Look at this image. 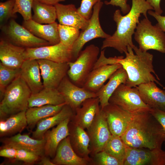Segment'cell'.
<instances>
[{"mask_svg":"<svg viewBox=\"0 0 165 165\" xmlns=\"http://www.w3.org/2000/svg\"><path fill=\"white\" fill-rule=\"evenodd\" d=\"M132 114L128 129L121 137L125 144L134 148H162L165 141V132L150 111Z\"/></svg>","mask_w":165,"mask_h":165,"instance_id":"6da1fadb","label":"cell"},{"mask_svg":"<svg viewBox=\"0 0 165 165\" xmlns=\"http://www.w3.org/2000/svg\"><path fill=\"white\" fill-rule=\"evenodd\" d=\"M127 50L125 57L122 56L105 57L104 64H121L127 73L128 79L125 84L129 87H136L141 84L153 81L163 87L157 79L160 80L153 68V55L141 50L135 45L133 49L128 46Z\"/></svg>","mask_w":165,"mask_h":165,"instance_id":"7a4b0ae2","label":"cell"},{"mask_svg":"<svg viewBox=\"0 0 165 165\" xmlns=\"http://www.w3.org/2000/svg\"><path fill=\"white\" fill-rule=\"evenodd\" d=\"M153 8L146 0H132V6L130 11L123 16L120 10L115 11L113 20L116 24V29L114 34L103 41L101 50L111 47L117 50L121 53L127 52V47L130 46L133 49L134 45L132 41L139 19L141 14L145 17H148L147 12Z\"/></svg>","mask_w":165,"mask_h":165,"instance_id":"3957f363","label":"cell"},{"mask_svg":"<svg viewBox=\"0 0 165 165\" xmlns=\"http://www.w3.org/2000/svg\"><path fill=\"white\" fill-rule=\"evenodd\" d=\"M32 94L30 88L20 75L6 87L0 103V119L28 108Z\"/></svg>","mask_w":165,"mask_h":165,"instance_id":"277c9868","label":"cell"},{"mask_svg":"<svg viewBox=\"0 0 165 165\" xmlns=\"http://www.w3.org/2000/svg\"><path fill=\"white\" fill-rule=\"evenodd\" d=\"M99 52L98 46L91 44L81 50L75 61L68 63L69 68L67 75L75 85L82 87L98 59Z\"/></svg>","mask_w":165,"mask_h":165,"instance_id":"5b68a950","label":"cell"},{"mask_svg":"<svg viewBox=\"0 0 165 165\" xmlns=\"http://www.w3.org/2000/svg\"><path fill=\"white\" fill-rule=\"evenodd\" d=\"M134 38L143 51L153 50L165 53V34L156 24H152L148 17H145L138 24Z\"/></svg>","mask_w":165,"mask_h":165,"instance_id":"8992f818","label":"cell"},{"mask_svg":"<svg viewBox=\"0 0 165 165\" xmlns=\"http://www.w3.org/2000/svg\"><path fill=\"white\" fill-rule=\"evenodd\" d=\"M109 102L132 114L151 109L141 99L137 87H130L124 84H120L115 90Z\"/></svg>","mask_w":165,"mask_h":165,"instance_id":"52a82bcc","label":"cell"},{"mask_svg":"<svg viewBox=\"0 0 165 165\" xmlns=\"http://www.w3.org/2000/svg\"><path fill=\"white\" fill-rule=\"evenodd\" d=\"M103 4L102 1L98 2L93 7L91 17L87 27L80 31L79 35L71 48L72 61L78 57L84 45L96 38H106L111 35L105 33L102 29L100 22L99 13Z\"/></svg>","mask_w":165,"mask_h":165,"instance_id":"ba28073f","label":"cell"},{"mask_svg":"<svg viewBox=\"0 0 165 165\" xmlns=\"http://www.w3.org/2000/svg\"><path fill=\"white\" fill-rule=\"evenodd\" d=\"M1 27L6 40L17 46L28 48L51 45L48 42L35 36L14 19Z\"/></svg>","mask_w":165,"mask_h":165,"instance_id":"9c48e42d","label":"cell"},{"mask_svg":"<svg viewBox=\"0 0 165 165\" xmlns=\"http://www.w3.org/2000/svg\"><path fill=\"white\" fill-rule=\"evenodd\" d=\"M25 60L43 59L57 63H68L72 61L71 49L61 42L33 48H26Z\"/></svg>","mask_w":165,"mask_h":165,"instance_id":"30bf717a","label":"cell"},{"mask_svg":"<svg viewBox=\"0 0 165 165\" xmlns=\"http://www.w3.org/2000/svg\"><path fill=\"white\" fill-rule=\"evenodd\" d=\"M86 130L90 139V155L92 156L104 150L112 135L105 115L102 110L100 109Z\"/></svg>","mask_w":165,"mask_h":165,"instance_id":"8fae6325","label":"cell"},{"mask_svg":"<svg viewBox=\"0 0 165 165\" xmlns=\"http://www.w3.org/2000/svg\"><path fill=\"white\" fill-rule=\"evenodd\" d=\"M126 149L123 165H165V151L162 148H134L126 145Z\"/></svg>","mask_w":165,"mask_h":165,"instance_id":"7c38bea8","label":"cell"},{"mask_svg":"<svg viewBox=\"0 0 165 165\" xmlns=\"http://www.w3.org/2000/svg\"><path fill=\"white\" fill-rule=\"evenodd\" d=\"M44 88L57 89L69 68L67 63H57L43 59L37 60Z\"/></svg>","mask_w":165,"mask_h":165,"instance_id":"4fadbf2b","label":"cell"},{"mask_svg":"<svg viewBox=\"0 0 165 165\" xmlns=\"http://www.w3.org/2000/svg\"><path fill=\"white\" fill-rule=\"evenodd\" d=\"M57 89L62 95L66 104L74 112L86 100L97 97L96 93L75 85L67 75L63 78Z\"/></svg>","mask_w":165,"mask_h":165,"instance_id":"5bb4252c","label":"cell"},{"mask_svg":"<svg viewBox=\"0 0 165 165\" xmlns=\"http://www.w3.org/2000/svg\"><path fill=\"white\" fill-rule=\"evenodd\" d=\"M101 110L105 113L111 134L121 137L128 129L133 114L110 103Z\"/></svg>","mask_w":165,"mask_h":165,"instance_id":"9a60e30c","label":"cell"},{"mask_svg":"<svg viewBox=\"0 0 165 165\" xmlns=\"http://www.w3.org/2000/svg\"><path fill=\"white\" fill-rule=\"evenodd\" d=\"M69 136L71 146L77 154L88 161L90 164V139L85 129L71 120L68 123Z\"/></svg>","mask_w":165,"mask_h":165,"instance_id":"2e32d148","label":"cell"},{"mask_svg":"<svg viewBox=\"0 0 165 165\" xmlns=\"http://www.w3.org/2000/svg\"><path fill=\"white\" fill-rule=\"evenodd\" d=\"M101 107L98 97L91 98L85 100L75 111L71 121L85 129L91 125Z\"/></svg>","mask_w":165,"mask_h":165,"instance_id":"e0dca14e","label":"cell"},{"mask_svg":"<svg viewBox=\"0 0 165 165\" xmlns=\"http://www.w3.org/2000/svg\"><path fill=\"white\" fill-rule=\"evenodd\" d=\"M3 145L28 150L40 157L44 155L45 140L44 138L37 139L30 137L28 135L18 133L9 137L2 139Z\"/></svg>","mask_w":165,"mask_h":165,"instance_id":"ac0fdd59","label":"cell"},{"mask_svg":"<svg viewBox=\"0 0 165 165\" xmlns=\"http://www.w3.org/2000/svg\"><path fill=\"white\" fill-rule=\"evenodd\" d=\"M25 48L13 44L6 39H1L0 42L1 62L11 68H20L25 60Z\"/></svg>","mask_w":165,"mask_h":165,"instance_id":"d6986e66","label":"cell"},{"mask_svg":"<svg viewBox=\"0 0 165 165\" xmlns=\"http://www.w3.org/2000/svg\"><path fill=\"white\" fill-rule=\"evenodd\" d=\"M136 87L145 104L151 108L165 112V90L159 88L153 81L141 84Z\"/></svg>","mask_w":165,"mask_h":165,"instance_id":"ffe728a7","label":"cell"},{"mask_svg":"<svg viewBox=\"0 0 165 165\" xmlns=\"http://www.w3.org/2000/svg\"><path fill=\"white\" fill-rule=\"evenodd\" d=\"M54 6L59 24L74 27L81 30L87 26L89 20L78 12L74 5H63L59 3Z\"/></svg>","mask_w":165,"mask_h":165,"instance_id":"44dd1931","label":"cell"},{"mask_svg":"<svg viewBox=\"0 0 165 165\" xmlns=\"http://www.w3.org/2000/svg\"><path fill=\"white\" fill-rule=\"evenodd\" d=\"M121 67V64L116 63L103 65L94 69L87 77L82 87L96 93L111 75Z\"/></svg>","mask_w":165,"mask_h":165,"instance_id":"7402d4cb","label":"cell"},{"mask_svg":"<svg viewBox=\"0 0 165 165\" xmlns=\"http://www.w3.org/2000/svg\"><path fill=\"white\" fill-rule=\"evenodd\" d=\"M71 118H68L60 124L49 130L45 133L44 138L45 140L44 155L48 157L53 158L57 147L60 142L68 136L70 133L68 123Z\"/></svg>","mask_w":165,"mask_h":165,"instance_id":"603a6c76","label":"cell"},{"mask_svg":"<svg viewBox=\"0 0 165 165\" xmlns=\"http://www.w3.org/2000/svg\"><path fill=\"white\" fill-rule=\"evenodd\" d=\"M52 161L55 165H88L90 162L78 156L73 149L69 136L63 140L58 145Z\"/></svg>","mask_w":165,"mask_h":165,"instance_id":"cb8c5ba5","label":"cell"},{"mask_svg":"<svg viewBox=\"0 0 165 165\" xmlns=\"http://www.w3.org/2000/svg\"><path fill=\"white\" fill-rule=\"evenodd\" d=\"M20 75L30 88L32 94L38 93L44 88L37 60H25L20 68Z\"/></svg>","mask_w":165,"mask_h":165,"instance_id":"d4e9b609","label":"cell"},{"mask_svg":"<svg viewBox=\"0 0 165 165\" xmlns=\"http://www.w3.org/2000/svg\"><path fill=\"white\" fill-rule=\"evenodd\" d=\"M56 22L43 24L37 23L31 19L24 20L23 26L37 37L48 42L51 45L59 43L60 39Z\"/></svg>","mask_w":165,"mask_h":165,"instance_id":"484cf974","label":"cell"},{"mask_svg":"<svg viewBox=\"0 0 165 165\" xmlns=\"http://www.w3.org/2000/svg\"><path fill=\"white\" fill-rule=\"evenodd\" d=\"M75 112L68 105H65L56 114L39 120L37 123L35 130L32 132V138L37 139L44 138L46 132L56 126L66 119H72Z\"/></svg>","mask_w":165,"mask_h":165,"instance_id":"4316f807","label":"cell"},{"mask_svg":"<svg viewBox=\"0 0 165 165\" xmlns=\"http://www.w3.org/2000/svg\"><path fill=\"white\" fill-rule=\"evenodd\" d=\"M127 79L126 71L121 67L111 75L108 82L96 93L99 99L101 109L109 104V100L112 94L120 84H126Z\"/></svg>","mask_w":165,"mask_h":165,"instance_id":"83f0119b","label":"cell"},{"mask_svg":"<svg viewBox=\"0 0 165 165\" xmlns=\"http://www.w3.org/2000/svg\"><path fill=\"white\" fill-rule=\"evenodd\" d=\"M26 111L13 115L6 119H0V136L3 137L20 133L28 125Z\"/></svg>","mask_w":165,"mask_h":165,"instance_id":"f1b7e54d","label":"cell"},{"mask_svg":"<svg viewBox=\"0 0 165 165\" xmlns=\"http://www.w3.org/2000/svg\"><path fill=\"white\" fill-rule=\"evenodd\" d=\"M64 103L63 97L57 89L44 88L38 92L31 94L28 101V108L57 105Z\"/></svg>","mask_w":165,"mask_h":165,"instance_id":"f546056e","label":"cell"},{"mask_svg":"<svg viewBox=\"0 0 165 165\" xmlns=\"http://www.w3.org/2000/svg\"><path fill=\"white\" fill-rule=\"evenodd\" d=\"M66 104L64 103L57 105H46L28 108L26 112L27 126L32 129L39 120L58 113Z\"/></svg>","mask_w":165,"mask_h":165,"instance_id":"4dcf8cb0","label":"cell"},{"mask_svg":"<svg viewBox=\"0 0 165 165\" xmlns=\"http://www.w3.org/2000/svg\"><path fill=\"white\" fill-rule=\"evenodd\" d=\"M32 9L34 14L31 19L40 24H50L55 22L57 19L55 6L50 5L34 0Z\"/></svg>","mask_w":165,"mask_h":165,"instance_id":"1f68e13d","label":"cell"},{"mask_svg":"<svg viewBox=\"0 0 165 165\" xmlns=\"http://www.w3.org/2000/svg\"><path fill=\"white\" fill-rule=\"evenodd\" d=\"M126 145L120 137L112 134L104 150L117 159L123 165L126 155Z\"/></svg>","mask_w":165,"mask_h":165,"instance_id":"d6a6232c","label":"cell"},{"mask_svg":"<svg viewBox=\"0 0 165 165\" xmlns=\"http://www.w3.org/2000/svg\"><path fill=\"white\" fill-rule=\"evenodd\" d=\"M58 28L60 42L71 49L79 35L80 30L74 27L59 24Z\"/></svg>","mask_w":165,"mask_h":165,"instance_id":"836d02e7","label":"cell"},{"mask_svg":"<svg viewBox=\"0 0 165 165\" xmlns=\"http://www.w3.org/2000/svg\"><path fill=\"white\" fill-rule=\"evenodd\" d=\"M20 68L14 69L0 63V97L2 98L7 86L20 75Z\"/></svg>","mask_w":165,"mask_h":165,"instance_id":"e575fe53","label":"cell"},{"mask_svg":"<svg viewBox=\"0 0 165 165\" xmlns=\"http://www.w3.org/2000/svg\"><path fill=\"white\" fill-rule=\"evenodd\" d=\"M91 165H122L116 158L104 150L97 152L91 156Z\"/></svg>","mask_w":165,"mask_h":165,"instance_id":"d590c367","label":"cell"},{"mask_svg":"<svg viewBox=\"0 0 165 165\" xmlns=\"http://www.w3.org/2000/svg\"><path fill=\"white\" fill-rule=\"evenodd\" d=\"M13 13H18L22 16L24 20L31 19V9L34 0H15Z\"/></svg>","mask_w":165,"mask_h":165,"instance_id":"8d00e7d4","label":"cell"},{"mask_svg":"<svg viewBox=\"0 0 165 165\" xmlns=\"http://www.w3.org/2000/svg\"><path fill=\"white\" fill-rule=\"evenodd\" d=\"M15 0H8L0 3V22L1 26L3 25L8 20L16 17V14L13 13Z\"/></svg>","mask_w":165,"mask_h":165,"instance_id":"74e56055","label":"cell"},{"mask_svg":"<svg viewBox=\"0 0 165 165\" xmlns=\"http://www.w3.org/2000/svg\"><path fill=\"white\" fill-rule=\"evenodd\" d=\"M16 149L17 154L15 159L16 160L31 164L40 159V156L32 152L23 149Z\"/></svg>","mask_w":165,"mask_h":165,"instance_id":"f35d334b","label":"cell"},{"mask_svg":"<svg viewBox=\"0 0 165 165\" xmlns=\"http://www.w3.org/2000/svg\"><path fill=\"white\" fill-rule=\"evenodd\" d=\"M103 0H81L78 12L84 18L89 20L92 15L94 6L97 3Z\"/></svg>","mask_w":165,"mask_h":165,"instance_id":"ab89813d","label":"cell"},{"mask_svg":"<svg viewBox=\"0 0 165 165\" xmlns=\"http://www.w3.org/2000/svg\"><path fill=\"white\" fill-rule=\"evenodd\" d=\"M128 0H110L109 2L105 1V4L106 5L119 7L121 11L124 14H126L130 11L131 7L127 3Z\"/></svg>","mask_w":165,"mask_h":165,"instance_id":"60d3db41","label":"cell"},{"mask_svg":"<svg viewBox=\"0 0 165 165\" xmlns=\"http://www.w3.org/2000/svg\"><path fill=\"white\" fill-rule=\"evenodd\" d=\"M17 149L13 147L3 145L0 148V156L10 159H15Z\"/></svg>","mask_w":165,"mask_h":165,"instance_id":"b9f144b4","label":"cell"},{"mask_svg":"<svg viewBox=\"0 0 165 165\" xmlns=\"http://www.w3.org/2000/svg\"><path fill=\"white\" fill-rule=\"evenodd\" d=\"M150 112L161 125L165 132V112L155 108H151Z\"/></svg>","mask_w":165,"mask_h":165,"instance_id":"7bdbcfd3","label":"cell"},{"mask_svg":"<svg viewBox=\"0 0 165 165\" xmlns=\"http://www.w3.org/2000/svg\"><path fill=\"white\" fill-rule=\"evenodd\" d=\"M148 13L155 18L158 22L156 24L163 32H165V16L157 14L151 10H149Z\"/></svg>","mask_w":165,"mask_h":165,"instance_id":"ee69618b","label":"cell"},{"mask_svg":"<svg viewBox=\"0 0 165 165\" xmlns=\"http://www.w3.org/2000/svg\"><path fill=\"white\" fill-rule=\"evenodd\" d=\"M161 0H146L153 8L155 12L157 14L161 15L163 12L160 6Z\"/></svg>","mask_w":165,"mask_h":165,"instance_id":"f6af8a7d","label":"cell"},{"mask_svg":"<svg viewBox=\"0 0 165 165\" xmlns=\"http://www.w3.org/2000/svg\"><path fill=\"white\" fill-rule=\"evenodd\" d=\"M38 164L40 165H55L48 157L45 155L40 157Z\"/></svg>","mask_w":165,"mask_h":165,"instance_id":"bcb514c9","label":"cell"},{"mask_svg":"<svg viewBox=\"0 0 165 165\" xmlns=\"http://www.w3.org/2000/svg\"><path fill=\"white\" fill-rule=\"evenodd\" d=\"M38 2L46 4L55 6L60 2H63L65 0H36Z\"/></svg>","mask_w":165,"mask_h":165,"instance_id":"7dc6e473","label":"cell"},{"mask_svg":"<svg viewBox=\"0 0 165 165\" xmlns=\"http://www.w3.org/2000/svg\"><path fill=\"white\" fill-rule=\"evenodd\" d=\"M164 144H165V141H164Z\"/></svg>","mask_w":165,"mask_h":165,"instance_id":"c3c4849f","label":"cell"}]
</instances>
